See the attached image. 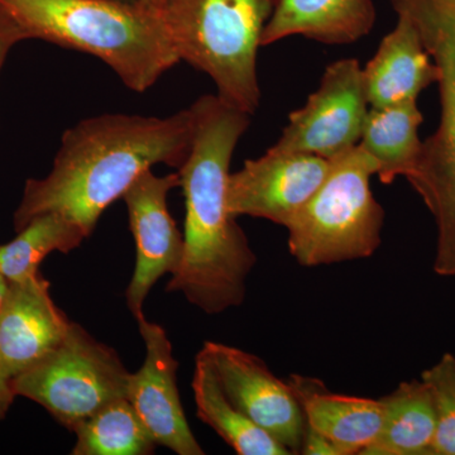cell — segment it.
<instances>
[{
  "instance_id": "1",
  "label": "cell",
  "mask_w": 455,
  "mask_h": 455,
  "mask_svg": "<svg viewBox=\"0 0 455 455\" xmlns=\"http://www.w3.org/2000/svg\"><path fill=\"white\" fill-rule=\"evenodd\" d=\"M191 107L166 118L103 114L68 128L52 170L27 180L14 212V229L47 212H57L94 232L103 212L156 164L180 169L193 140Z\"/></svg>"
},
{
  "instance_id": "2",
  "label": "cell",
  "mask_w": 455,
  "mask_h": 455,
  "mask_svg": "<svg viewBox=\"0 0 455 455\" xmlns=\"http://www.w3.org/2000/svg\"><path fill=\"white\" fill-rule=\"evenodd\" d=\"M193 140L178 169L185 197L184 252L167 292H181L197 309L220 314L243 304L257 256L228 211L230 161L251 124L250 114L204 95L190 106Z\"/></svg>"
},
{
  "instance_id": "3",
  "label": "cell",
  "mask_w": 455,
  "mask_h": 455,
  "mask_svg": "<svg viewBox=\"0 0 455 455\" xmlns=\"http://www.w3.org/2000/svg\"><path fill=\"white\" fill-rule=\"evenodd\" d=\"M23 40L50 42L100 59L143 92L180 59L161 11L124 0H0Z\"/></svg>"
},
{
  "instance_id": "4",
  "label": "cell",
  "mask_w": 455,
  "mask_h": 455,
  "mask_svg": "<svg viewBox=\"0 0 455 455\" xmlns=\"http://www.w3.org/2000/svg\"><path fill=\"white\" fill-rule=\"evenodd\" d=\"M272 0H164L161 14L180 61L214 82L218 97L242 112L260 104L257 51Z\"/></svg>"
},
{
  "instance_id": "5",
  "label": "cell",
  "mask_w": 455,
  "mask_h": 455,
  "mask_svg": "<svg viewBox=\"0 0 455 455\" xmlns=\"http://www.w3.org/2000/svg\"><path fill=\"white\" fill-rule=\"evenodd\" d=\"M409 18L438 68L440 122L407 176L436 227L434 272L455 277V0H390Z\"/></svg>"
},
{
  "instance_id": "6",
  "label": "cell",
  "mask_w": 455,
  "mask_h": 455,
  "mask_svg": "<svg viewBox=\"0 0 455 455\" xmlns=\"http://www.w3.org/2000/svg\"><path fill=\"white\" fill-rule=\"evenodd\" d=\"M377 171L359 145L331 161L324 181L286 228L289 251L299 265L363 259L379 250L385 211L370 185Z\"/></svg>"
},
{
  "instance_id": "7",
  "label": "cell",
  "mask_w": 455,
  "mask_h": 455,
  "mask_svg": "<svg viewBox=\"0 0 455 455\" xmlns=\"http://www.w3.org/2000/svg\"><path fill=\"white\" fill-rule=\"evenodd\" d=\"M130 377L116 350L71 322L64 340L13 377L12 386L16 396L38 403L73 431L101 407L127 398Z\"/></svg>"
},
{
  "instance_id": "8",
  "label": "cell",
  "mask_w": 455,
  "mask_h": 455,
  "mask_svg": "<svg viewBox=\"0 0 455 455\" xmlns=\"http://www.w3.org/2000/svg\"><path fill=\"white\" fill-rule=\"evenodd\" d=\"M367 112L358 60H338L325 68L307 104L290 114L280 140L268 149L334 160L358 145Z\"/></svg>"
},
{
  "instance_id": "9",
  "label": "cell",
  "mask_w": 455,
  "mask_h": 455,
  "mask_svg": "<svg viewBox=\"0 0 455 455\" xmlns=\"http://www.w3.org/2000/svg\"><path fill=\"white\" fill-rule=\"evenodd\" d=\"M203 349L228 398L290 453H300L307 420L289 382L252 353L218 341H205Z\"/></svg>"
},
{
  "instance_id": "10",
  "label": "cell",
  "mask_w": 455,
  "mask_h": 455,
  "mask_svg": "<svg viewBox=\"0 0 455 455\" xmlns=\"http://www.w3.org/2000/svg\"><path fill=\"white\" fill-rule=\"evenodd\" d=\"M329 167L331 161L317 156L268 149L230 173L228 211L235 218H259L287 228L323 184Z\"/></svg>"
},
{
  "instance_id": "11",
  "label": "cell",
  "mask_w": 455,
  "mask_h": 455,
  "mask_svg": "<svg viewBox=\"0 0 455 455\" xmlns=\"http://www.w3.org/2000/svg\"><path fill=\"white\" fill-rule=\"evenodd\" d=\"M175 188H180L178 172L157 176L147 170L122 197L136 242V267L125 295L136 319L142 315L143 304L156 283L164 275L172 276L181 262L184 235L167 208V196Z\"/></svg>"
},
{
  "instance_id": "12",
  "label": "cell",
  "mask_w": 455,
  "mask_h": 455,
  "mask_svg": "<svg viewBox=\"0 0 455 455\" xmlns=\"http://www.w3.org/2000/svg\"><path fill=\"white\" fill-rule=\"evenodd\" d=\"M140 334L145 341L146 358L136 373H131L127 398L156 444L179 455H203L188 424L180 398L176 372L179 362L164 326L137 317Z\"/></svg>"
},
{
  "instance_id": "13",
  "label": "cell",
  "mask_w": 455,
  "mask_h": 455,
  "mask_svg": "<svg viewBox=\"0 0 455 455\" xmlns=\"http://www.w3.org/2000/svg\"><path fill=\"white\" fill-rule=\"evenodd\" d=\"M50 286L41 272L20 283H9L0 309V372L8 379L49 355L68 334L71 320L56 307Z\"/></svg>"
},
{
  "instance_id": "14",
  "label": "cell",
  "mask_w": 455,
  "mask_h": 455,
  "mask_svg": "<svg viewBox=\"0 0 455 455\" xmlns=\"http://www.w3.org/2000/svg\"><path fill=\"white\" fill-rule=\"evenodd\" d=\"M362 76L368 106L385 108L418 101L421 92L438 82V68L409 18L397 16L396 27L383 37Z\"/></svg>"
},
{
  "instance_id": "15",
  "label": "cell",
  "mask_w": 455,
  "mask_h": 455,
  "mask_svg": "<svg viewBox=\"0 0 455 455\" xmlns=\"http://www.w3.org/2000/svg\"><path fill=\"white\" fill-rule=\"evenodd\" d=\"M372 0H272L260 46L302 36L324 44H350L376 25Z\"/></svg>"
},
{
  "instance_id": "16",
  "label": "cell",
  "mask_w": 455,
  "mask_h": 455,
  "mask_svg": "<svg viewBox=\"0 0 455 455\" xmlns=\"http://www.w3.org/2000/svg\"><path fill=\"white\" fill-rule=\"evenodd\" d=\"M287 382L307 427L331 440L343 455L363 453L379 435L385 412L381 398L334 394L320 379L299 374Z\"/></svg>"
},
{
  "instance_id": "17",
  "label": "cell",
  "mask_w": 455,
  "mask_h": 455,
  "mask_svg": "<svg viewBox=\"0 0 455 455\" xmlns=\"http://www.w3.org/2000/svg\"><path fill=\"white\" fill-rule=\"evenodd\" d=\"M421 123L418 101L368 109L358 145L379 166L377 176L382 184L406 179L415 169L423 148L419 137Z\"/></svg>"
},
{
  "instance_id": "18",
  "label": "cell",
  "mask_w": 455,
  "mask_h": 455,
  "mask_svg": "<svg viewBox=\"0 0 455 455\" xmlns=\"http://www.w3.org/2000/svg\"><path fill=\"white\" fill-rule=\"evenodd\" d=\"M197 418L209 425L239 455H289V451L251 421L228 398L211 358L202 348L193 382Z\"/></svg>"
},
{
  "instance_id": "19",
  "label": "cell",
  "mask_w": 455,
  "mask_h": 455,
  "mask_svg": "<svg viewBox=\"0 0 455 455\" xmlns=\"http://www.w3.org/2000/svg\"><path fill=\"white\" fill-rule=\"evenodd\" d=\"M383 424L379 435L364 455H430L435 435V411L423 379L398 385L381 398Z\"/></svg>"
},
{
  "instance_id": "20",
  "label": "cell",
  "mask_w": 455,
  "mask_h": 455,
  "mask_svg": "<svg viewBox=\"0 0 455 455\" xmlns=\"http://www.w3.org/2000/svg\"><path fill=\"white\" fill-rule=\"evenodd\" d=\"M86 238L82 227L57 212L38 215L18 230L13 241L0 245V274L9 283L37 276L50 253H70Z\"/></svg>"
},
{
  "instance_id": "21",
  "label": "cell",
  "mask_w": 455,
  "mask_h": 455,
  "mask_svg": "<svg viewBox=\"0 0 455 455\" xmlns=\"http://www.w3.org/2000/svg\"><path fill=\"white\" fill-rule=\"evenodd\" d=\"M73 455H149L157 447L128 398L101 407L73 430Z\"/></svg>"
},
{
  "instance_id": "22",
  "label": "cell",
  "mask_w": 455,
  "mask_h": 455,
  "mask_svg": "<svg viewBox=\"0 0 455 455\" xmlns=\"http://www.w3.org/2000/svg\"><path fill=\"white\" fill-rule=\"evenodd\" d=\"M435 411V435L430 455H455V357L445 353L421 374Z\"/></svg>"
},
{
  "instance_id": "23",
  "label": "cell",
  "mask_w": 455,
  "mask_h": 455,
  "mask_svg": "<svg viewBox=\"0 0 455 455\" xmlns=\"http://www.w3.org/2000/svg\"><path fill=\"white\" fill-rule=\"evenodd\" d=\"M300 454L305 455H343L339 448L323 434L307 427L305 430Z\"/></svg>"
},
{
  "instance_id": "24",
  "label": "cell",
  "mask_w": 455,
  "mask_h": 455,
  "mask_svg": "<svg viewBox=\"0 0 455 455\" xmlns=\"http://www.w3.org/2000/svg\"><path fill=\"white\" fill-rule=\"evenodd\" d=\"M23 40L20 29L12 22L11 18L0 9V73H2L3 66L5 60L16 44Z\"/></svg>"
},
{
  "instance_id": "25",
  "label": "cell",
  "mask_w": 455,
  "mask_h": 455,
  "mask_svg": "<svg viewBox=\"0 0 455 455\" xmlns=\"http://www.w3.org/2000/svg\"><path fill=\"white\" fill-rule=\"evenodd\" d=\"M16 397L12 379H8L4 373L0 372V421L7 416Z\"/></svg>"
},
{
  "instance_id": "26",
  "label": "cell",
  "mask_w": 455,
  "mask_h": 455,
  "mask_svg": "<svg viewBox=\"0 0 455 455\" xmlns=\"http://www.w3.org/2000/svg\"><path fill=\"white\" fill-rule=\"evenodd\" d=\"M9 283L7 278L0 274V309H2L3 302H4L5 295H7Z\"/></svg>"
},
{
  "instance_id": "27",
  "label": "cell",
  "mask_w": 455,
  "mask_h": 455,
  "mask_svg": "<svg viewBox=\"0 0 455 455\" xmlns=\"http://www.w3.org/2000/svg\"><path fill=\"white\" fill-rule=\"evenodd\" d=\"M140 4L145 5L147 8L156 9V11H161L163 8L164 0H139Z\"/></svg>"
},
{
  "instance_id": "28",
  "label": "cell",
  "mask_w": 455,
  "mask_h": 455,
  "mask_svg": "<svg viewBox=\"0 0 455 455\" xmlns=\"http://www.w3.org/2000/svg\"><path fill=\"white\" fill-rule=\"evenodd\" d=\"M124 2H137V0H124Z\"/></svg>"
}]
</instances>
